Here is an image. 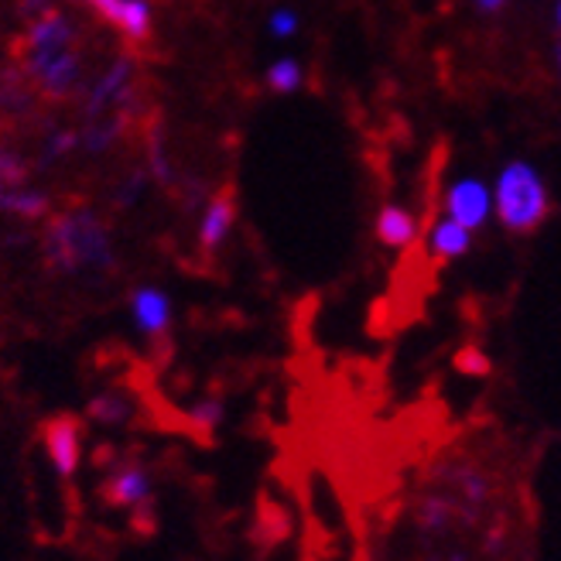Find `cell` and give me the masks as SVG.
<instances>
[{"label":"cell","mask_w":561,"mask_h":561,"mask_svg":"<svg viewBox=\"0 0 561 561\" xmlns=\"http://www.w3.org/2000/svg\"><path fill=\"white\" fill-rule=\"evenodd\" d=\"M42 445L51 472L59 480H76V472L82 466V421L76 414H55L45 421L42 428Z\"/></svg>","instance_id":"obj_6"},{"label":"cell","mask_w":561,"mask_h":561,"mask_svg":"<svg viewBox=\"0 0 561 561\" xmlns=\"http://www.w3.org/2000/svg\"><path fill=\"white\" fill-rule=\"evenodd\" d=\"M448 561H466V558H462V554H453V558H448Z\"/></svg>","instance_id":"obj_28"},{"label":"cell","mask_w":561,"mask_h":561,"mask_svg":"<svg viewBox=\"0 0 561 561\" xmlns=\"http://www.w3.org/2000/svg\"><path fill=\"white\" fill-rule=\"evenodd\" d=\"M0 216L18 219V222H42L51 216V192L35 182L14 188L11 195H4V203H0Z\"/></svg>","instance_id":"obj_12"},{"label":"cell","mask_w":561,"mask_h":561,"mask_svg":"<svg viewBox=\"0 0 561 561\" xmlns=\"http://www.w3.org/2000/svg\"><path fill=\"white\" fill-rule=\"evenodd\" d=\"M558 27H561V4H558Z\"/></svg>","instance_id":"obj_29"},{"label":"cell","mask_w":561,"mask_h":561,"mask_svg":"<svg viewBox=\"0 0 561 561\" xmlns=\"http://www.w3.org/2000/svg\"><path fill=\"white\" fill-rule=\"evenodd\" d=\"M421 527H428V530H442L448 520H453V511L448 507H442L438 500H432V503H425V507H421Z\"/></svg>","instance_id":"obj_24"},{"label":"cell","mask_w":561,"mask_h":561,"mask_svg":"<svg viewBox=\"0 0 561 561\" xmlns=\"http://www.w3.org/2000/svg\"><path fill=\"white\" fill-rule=\"evenodd\" d=\"M32 185V161H27L21 151L0 145V203L4 195H11L14 188Z\"/></svg>","instance_id":"obj_17"},{"label":"cell","mask_w":561,"mask_h":561,"mask_svg":"<svg viewBox=\"0 0 561 561\" xmlns=\"http://www.w3.org/2000/svg\"><path fill=\"white\" fill-rule=\"evenodd\" d=\"M87 421L100 428H127L137 421V401L124 390H100L87 401Z\"/></svg>","instance_id":"obj_11"},{"label":"cell","mask_w":561,"mask_h":561,"mask_svg":"<svg viewBox=\"0 0 561 561\" xmlns=\"http://www.w3.org/2000/svg\"><path fill=\"white\" fill-rule=\"evenodd\" d=\"M493 213V188L480 179H456L453 185H448L445 192V216L456 219L459 227H466L469 233L480 230L483 222L490 219Z\"/></svg>","instance_id":"obj_8"},{"label":"cell","mask_w":561,"mask_h":561,"mask_svg":"<svg viewBox=\"0 0 561 561\" xmlns=\"http://www.w3.org/2000/svg\"><path fill=\"white\" fill-rule=\"evenodd\" d=\"M493 213L514 233H530L541 227L548 216V185L535 164H503V172L493 182Z\"/></svg>","instance_id":"obj_3"},{"label":"cell","mask_w":561,"mask_h":561,"mask_svg":"<svg viewBox=\"0 0 561 561\" xmlns=\"http://www.w3.org/2000/svg\"><path fill=\"white\" fill-rule=\"evenodd\" d=\"M130 124V114H110V117H100V121H90L87 127L79 130V151H87L93 158H103L110 154Z\"/></svg>","instance_id":"obj_14"},{"label":"cell","mask_w":561,"mask_h":561,"mask_svg":"<svg viewBox=\"0 0 561 561\" xmlns=\"http://www.w3.org/2000/svg\"><path fill=\"white\" fill-rule=\"evenodd\" d=\"M145 168H148L151 182H158V185H164V188H172V185L179 182L175 164H172V154H168V137L161 134L158 124L148 130V140H145Z\"/></svg>","instance_id":"obj_15"},{"label":"cell","mask_w":561,"mask_h":561,"mask_svg":"<svg viewBox=\"0 0 561 561\" xmlns=\"http://www.w3.org/2000/svg\"><path fill=\"white\" fill-rule=\"evenodd\" d=\"M137 103V59L130 51L114 55L100 76H93L82 90V117L100 121L110 114H134Z\"/></svg>","instance_id":"obj_4"},{"label":"cell","mask_w":561,"mask_h":561,"mask_svg":"<svg viewBox=\"0 0 561 561\" xmlns=\"http://www.w3.org/2000/svg\"><path fill=\"white\" fill-rule=\"evenodd\" d=\"M503 4H507V0H476V8L480 11H500Z\"/></svg>","instance_id":"obj_27"},{"label":"cell","mask_w":561,"mask_h":561,"mask_svg":"<svg viewBox=\"0 0 561 561\" xmlns=\"http://www.w3.org/2000/svg\"><path fill=\"white\" fill-rule=\"evenodd\" d=\"M185 417H188L192 432L213 435V432L222 425V417H227V404H222L219 398H199V401H195V404L185 411Z\"/></svg>","instance_id":"obj_20"},{"label":"cell","mask_w":561,"mask_h":561,"mask_svg":"<svg viewBox=\"0 0 561 561\" xmlns=\"http://www.w3.org/2000/svg\"><path fill=\"white\" fill-rule=\"evenodd\" d=\"M42 257L51 274L62 277L110 274L117 267L114 230L90 206L51 213L42 230Z\"/></svg>","instance_id":"obj_2"},{"label":"cell","mask_w":561,"mask_h":561,"mask_svg":"<svg viewBox=\"0 0 561 561\" xmlns=\"http://www.w3.org/2000/svg\"><path fill=\"white\" fill-rule=\"evenodd\" d=\"M459 367H466V374H486V359H480V353H466Z\"/></svg>","instance_id":"obj_26"},{"label":"cell","mask_w":561,"mask_h":561,"mask_svg":"<svg viewBox=\"0 0 561 561\" xmlns=\"http://www.w3.org/2000/svg\"><path fill=\"white\" fill-rule=\"evenodd\" d=\"M14 8H18V14L24 21H35V18H42L45 11L55 8V0H14Z\"/></svg>","instance_id":"obj_25"},{"label":"cell","mask_w":561,"mask_h":561,"mask_svg":"<svg viewBox=\"0 0 561 561\" xmlns=\"http://www.w3.org/2000/svg\"><path fill=\"white\" fill-rule=\"evenodd\" d=\"M264 87L277 96H291L305 87V69L298 59H291V55H285V59H274L264 72Z\"/></svg>","instance_id":"obj_18"},{"label":"cell","mask_w":561,"mask_h":561,"mask_svg":"<svg viewBox=\"0 0 561 561\" xmlns=\"http://www.w3.org/2000/svg\"><path fill=\"white\" fill-rule=\"evenodd\" d=\"M148 182H151V175H148V168H145V164H140V168H130V172L114 185V192H110V206H117V209H134V206H140Z\"/></svg>","instance_id":"obj_19"},{"label":"cell","mask_w":561,"mask_h":561,"mask_svg":"<svg viewBox=\"0 0 561 561\" xmlns=\"http://www.w3.org/2000/svg\"><path fill=\"white\" fill-rule=\"evenodd\" d=\"M298 27H301V18H298L295 8H274L271 18H267V32H271V38H277V42L295 38V35H298Z\"/></svg>","instance_id":"obj_23"},{"label":"cell","mask_w":561,"mask_h":561,"mask_svg":"<svg viewBox=\"0 0 561 561\" xmlns=\"http://www.w3.org/2000/svg\"><path fill=\"white\" fill-rule=\"evenodd\" d=\"M21 76L48 100H69L87 90V59L79 48V24L66 11L51 8L27 21Z\"/></svg>","instance_id":"obj_1"},{"label":"cell","mask_w":561,"mask_h":561,"mask_svg":"<svg viewBox=\"0 0 561 561\" xmlns=\"http://www.w3.org/2000/svg\"><path fill=\"white\" fill-rule=\"evenodd\" d=\"M472 247V233L466 230V227H459L456 219H438L435 227H432V233H428V250L435 257H462L466 250Z\"/></svg>","instance_id":"obj_16"},{"label":"cell","mask_w":561,"mask_h":561,"mask_svg":"<svg viewBox=\"0 0 561 561\" xmlns=\"http://www.w3.org/2000/svg\"><path fill=\"white\" fill-rule=\"evenodd\" d=\"M127 312H130L134 329L145 335V340L161 343V340L172 335L175 301H172V295H168L164 288H158V285H137V288H130Z\"/></svg>","instance_id":"obj_7"},{"label":"cell","mask_w":561,"mask_h":561,"mask_svg":"<svg viewBox=\"0 0 561 561\" xmlns=\"http://www.w3.org/2000/svg\"><path fill=\"white\" fill-rule=\"evenodd\" d=\"M233 227H237V203H233V195L216 192L213 199H206L203 209H199V227H195V243H199V250H203L206 257H209V254H219V250L227 247Z\"/></svg>","instance_id":"obj_10"},{"label":"cell","mask_w":561,"mask_h":561,"mask_svg":"<svg viewBox=\"0 0 561 561\" xmlns=\"http://www.w3.org/2000/svg\"><path fill=\"white\" fill-rule=\"evenodd\" d=\"M72 151H79V130H48L45 140H42V154H38V168H48L59 158H69Z\"/></svg>","instance_id":"obj_21"},{"label":"cell","mask_w":561,"mask_h":561,"mask_svg":"<svg viewBox=\"0 0 561 561\" xmlns=\"http://www.w3.org/2000/svg\"><path fill=\"white\" fill-rule=\"evenodd\" d=\"M377 240L390 250H404L414 243L417 237V219L411 209L398 206V203H387L380 213H377V227H374Z\"/></svg>","instance_id":"obj_13"},{"label":"cell","mask_w":561,"mask_h":561,"mask_svg":"<svg viewBox=\"0 0 561 561\" xmlns=\"http://www.w3.org/2000/svg\"><path fill=\"white\" fill-rule=\"evenodd\" d=\"M21 79H0V114H18V110L32 103V93H27Z\"/></svg>","instance_id":"obj_22"},{"label":"cell","mask_w":561,"mask_h":561,"mask_svg":"<svg viewBox=\"0 0 561 561\" xmlns=\"http://www.w3.org/2000/svg\"><path fill=\"white\" fill-rule=\"evenodd\" d=\"M100 490H103V500L117 511H137V514L154 511V476L134 456L114 462V469H106V480Z\"/></svg>","instance_id":"obj_5"},{"label":"cell","mask_w":561,"mask_h":561,"mask_svg":"<svg viewBox=\"0 0 561 561\" xmlns=\"http://www.w3.org/2000/svg\"><path fill=\"white\" fill-rule=\"evenodd\" d=\"M79 4H90L103 21H110L117 32L140 45L154 35V4L151 0H79Z\"/></svg>","instance_id":"obj_9"}]
</instances>
